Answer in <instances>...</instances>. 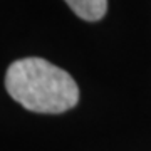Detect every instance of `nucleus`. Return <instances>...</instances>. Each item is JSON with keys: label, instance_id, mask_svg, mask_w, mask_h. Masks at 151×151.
I'll return each mask as SVG.
<instances>
[{"label": "nucleus", "instance_id": "nucleus-2", "mask_svg": "<svg viewBox=\"0 0 151 151\" xmlns=\"http://www.w3.org/2000/svg\"><path fill=\"white\" fill-rule=\"evenodd\" d=\"M76 15L87 22L101 20L108 10V0H64Z\"/></svg>", "mask_w": 151, "mask_h": 151}, {"label": "nucleus", "instance_id": "nucleus-1", "mask_svg": "<svg viewBox=\"0 0 151 151\" xmlns=\"http://www.w3.org/2000/svg\"><path fill=\"white\" fill-rule=\"evenodd\" d=\"M5 89L15 103L32 113L60 114L79 103V87L72 76L42 57L12 62L5 74Z\"/></svg>", "mask_w": 151, "mask_h": 151}]
</instances>
